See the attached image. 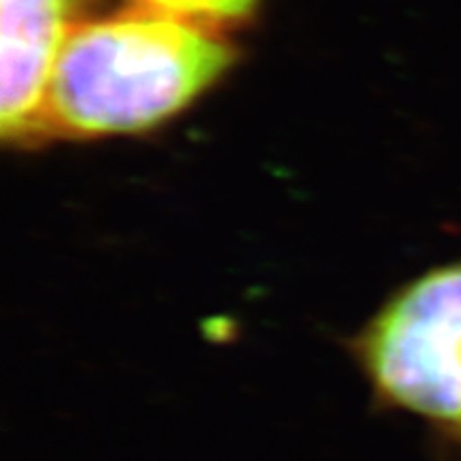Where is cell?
<instances>
[{
  "instance_id": "3957f363",
  "label": "cell",
  "mask_w": 461,
  "mask_h": 461,
  "mask_svg": "<svg viewBox=\"0 0 461 461\" xmlns=\"http://www.w3.org/2000/svg\"><path fill=\"white\" fill-rule=\"evenodd\" d=\"M92 0H0V135L41 137L51 75Z\"/></svg>"
},
{
  "instance_id": "7a4b0ae2",
  "label": "cell",
  "mask_w": 461,
  "mask_h": 461,
  "mask_svg": "<svg viewBox=\"0 0 461 461\" xmlns=\"http://www.w3.org/2000/svg\"><path fill=\"white\" fill-rule=\"evenodd\" d=\"M355 357L383 406L461 442V261L402 286L359 331Z\"/></svg>"
},
{
  "instance_id": "277c9868",
  "label": "cell",
  "mask_w": 461,
  "mask_h": 461,
  "mask_svg": "<svg viewBox=\"0 0 461 461\" xmlns=\"http://www.w3.org/2000/svg\"><path fill=\"white\" fill-rule=\"evenodd\" d=\"M135 3L221 26L224 22H238L250 15L257 0H135Z\"/></svg>"
},
{
  "instance_id": "6da1fadb",
  "label": "cell",
  "mask_w": 461,
  "mask_h": 461,
  "mask_svg": "<svg viewBox=\"0 0 461 461\" xmlns=\"http://www.w3.org/2000/svg\"><path fill=\"white\" fill-rule=\"evenodd\" d=\"M235 60L216 24L135 3L75 28L51 75L41 137H107L182 112Z\"/></svg>"
}]
</instances>
